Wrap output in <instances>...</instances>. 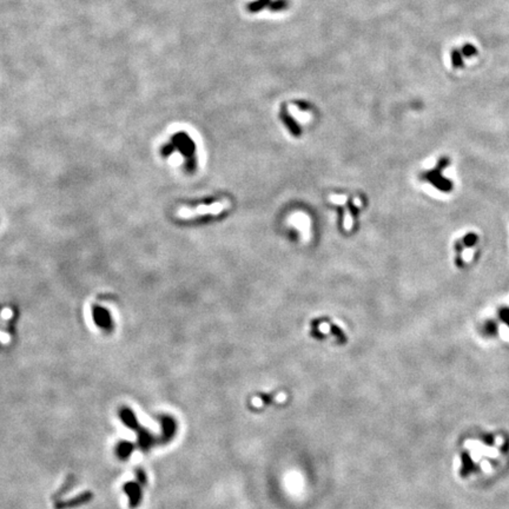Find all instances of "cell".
Instances as JSON below:
<instances>
[{"instance_id": "cell-1", "label": "cell", "mask_w": 509, "mask_h": 509, "mask_svg": "<svg viewBox=\"0 0 509 509\" xmlns=\"http://www.w3.org/2000/svg\"><path fill=\"white\" fill-rule=\"evenodd\" d=\"M509 467L508 436L479 431L466 436L458 449V474L463 480L489 482Z\"/></svg>"}, {"instance_id": "cell-2", "label": "cell", "mask_w": 509, "mask_h": 509, "mask_svg": "<svg viewBox=\"0 0 509 509\" xmlns=\"http://www.w3.org/2000/svg\"><path fill=\"white\" fill-rule=\"evenodd\" d=\"M223 205L222 204H212L210 207H199L198 209L195 211L181 209L177 212L178 216L183 217V218H189V217H192L193 215H203V213H217L222 210Z\"/></svg>"}, {"instance_id": "cell-3", "label": "cell", "mask_w": 509, "mask_h": 509, "mask_svg": "<svg viewBox=\"0 0 509 509\" xmlns=\"http://www.w3.org/2000/svg\"><path fill=\"white\" fill-rule=\"evenodd\" d=\"M279 116H281V119L283 120V123L285 124V126L288 127L289 130H290V132L293 133L294 136L299 137L300 135V127L299 125L296 123V120L291 117L290 115H289L288 111H287V106L285 105H282L281 108V112H279Z\"/></svg>"}, {"instance_id": "cell-4", "label": "cell", "mask_w": 509, "mask_h": 509, "mask_svg": "<svg viewBox=\"0 0 509 509\" xmlns=\"http://www.w3.org/2000/svg\"><path fill=\"white\" fill-rule=\"evenodd\" d=\"M270 2H271L270 0H257V1H252L248 5V10L249 12H251V13H257V12H260L263 7L269 6Z\"/></svg>"}, {"instance_id": "cell-5", "label": "cell", "mask_w": 509, "mask_h": 509, "mask_svg": "<svg viewBox=\"0 0 509 509\" xmlns=\"http://www.w3.org/2000/svg\"><path fill=\"white\" fill-rule=\"evenodd\" d=\"M288 6H289L288 0H273V1L270 2L269 7H270V10L273 12H278V11L287 10Z\"/></svg>"}, {"instance_id": "cell-6", "label": "cell", "mask_w": 509, "mask_h": 509, "mask_svg": "<svg viewBox=\"0 0 509 509\" xmlns=\"http://www.w3.org/2000/svg\"><path fill=\"white\" fill-rule=\"evenodd\" d=\"M296 105L299 106V109H302V110H308V109L311 108V106L309 105L308 103H305V102H296Z\"/></svg>"}, {"instance_id": "cell-7", "label": "cell", "mask_w": 509, "mask_h": 509, "mask_svg": "<svg viewBox=\"0 0 509 509\" xmlns=\"http://www.w3.org/2000/svg\"><path fill=\"white\" fill-rule=\"evenodd\" d=\"M12 316V311L8 310V309H5L4 312H2V317H11Z\"/></svg>"}]
</instances>
